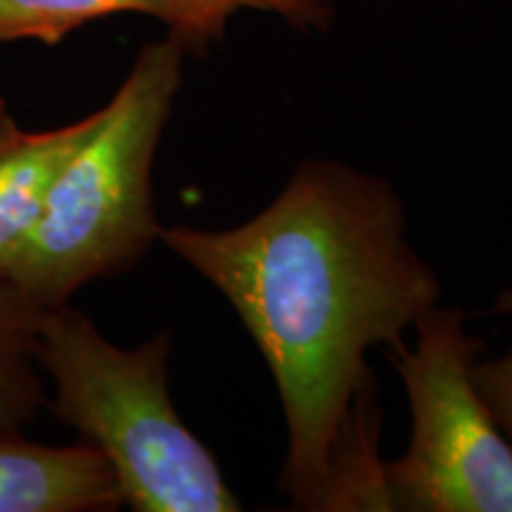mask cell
Returning <instances> with one entry per match:
<instances>
[{"label":"cell","instance_id":"6da1fadb","mask_svg":"<svg viewBox=\"0 0 512 512\" xmlns=\"http://www.w3.org/2000/svg\"><path fill=\"white\" fill-rule=\"evenodd\" d=\"M159 242L238 313L285 415L280 491L297 510H389L368 354L441 302L384 176L304 159L252 219L162 228Z\"/></svg>","mask_w":512,"mask_h":512},{"label":"cell","instance_id":"7a4b0ae2","mask_svg":"<svg viewBox=\"0 0 512 512\" xmlns=\"http://www.w3.org/2000/svg\"><path fill=\"white\" fill-rule=\"evenodd\" d=\"M188 50L178 38L145 43L98 126L67 159L41 221L8 273L43 309L143 261L159 242L155 157L174 114Z\"/></svg>","mask_w":512,"mask_h":512},{"label":"cell","instance_id":"3957f363","mask_svg":"<svg viewBox=\"0 0 512 512\" xmlns=\"http://www.w3.org/2000/svg\"><path fill=\"white\" fill-rule=\"evenodd\" d=\"M174 335L117 347L74 306L43 309L38 366L53 382L46 406L98 448L136 512H238L214 453L192 434L169 392Z\"/></svg>","mask_w":512,"mask_h":512},{"label":"cell","instance_id":"277c9868","mask_svg":"<svg viewBox=\"0 0 512 512\" xmlns=\"http://www.w3.org/2000/svg\"><path fill=\"white\" fill-rule=\"evenodd\" d=\"M415 342L387 351L413 415L408 451L384 463L389 510L512 512V444L475 384L484 339L465 311L432 306Z\"/></svg>","mask_w":512,"mask_h":512},{"label":"cell","instance_id":"5b68a950","mask_svg":"<svg viewBox=\"0 0 512 512\" xmlns=\"http://www.w3.org/2000/svg\"><path fill=\"white\" fill-rule=\"evenodd\" d=\"M124 505L98 448L53 446L0 422V512H112Z\"/></svg>","mask_w":512,"mask_h":512},{"label":"cell","instance_id":"8992f818","mask_svg":"<svg viewBox=\"0 0 512 512\" xmlns=\"http://www.w3.org/2000/svg\"><path fill=\"white\" fill-rule=\"evenodd\" d=\"M245 10L240 0H0V43H60L76 29L112 15L159 19L190 53H207Z\"/></svg>","mask_w":512,"mask_h":512},{"label":"cell","instance_id":"52a82bcc","mask_svg":"<svg viewBox=\"0 0 512 512\" xmlns=\"http://www.w3.org/2000/svg\"><path fill=\"white\" fill-rule=\"evenodd\" d=\"M100 110L67 126L22 131L0 152V278H8L46 209L53 183L98 126Z\"/></svg>","mask_w":512,"mask_h":512},{"label":"cell","instance_id":"ba28073f","mask_svg":"<svg viewBox=\"0 0 512 512\" xmlns=\"http://www.w3.org/2000/svg\"><path fill=\"white\" fill-rule=\"evenodd\" d=\"M41 316L43 306L0 278V422L22 430L48 403L38 366Z\"/></svg>","mask_w":512,"mask_h":512},{"label":"cell","instance_id":"9c48e42d","mask_svg":"<svg viewBox=\"0 0 512 512\" xmlns=\"http://www.w3.org/2000/svg\"><path fill=\"white\" fill-rule=\"evenodd\" d=\"M472 375L496 425L512 444V344L503 354L477 361Z\"/></svg>","mask_w":512,"mask_h":512},{"label":"cell","instance_id":"30bf717a","mask_svg":"<svg viewBox=\"0 0 512 512\" xmlns=\"http://www.w3.org/2000/svg\"><path fill=\"white\" fill-rule=\"evenodd\" d=\"M245 10L266 12L302 34H325L337 15V0H240Z\"/></svg>","mask_w":512,"mask_h":512},{"label":"cell","instance_id":"8fae6325","mask_svg":"<svg viewBox=\"0 0 512 512\" xmlns=\"http://www.w3.org/2000/svg\"><path fill=\"white\" fill-rule=\"evenodd\" d=\"M19 133H22V128H19L15 117H12L8 100L0 95V152L15 143V140L19 138Z\"/></svg>","mask_w":512,"mask_h":512},{"label":"cell","instance_id":"7c38bea8","mask_svg":"<svg viewBox=\"0 0 512 512\" xmlns=\"http://www.w3.org/2000/svg\"><path fill=\"white\" fill-rule=\"evenodd\" d=\"M496 313H503V316H512V287L503 290L496 297Z\"/></svg>","mask_w":512,"mask_h":512}]
</instances>
